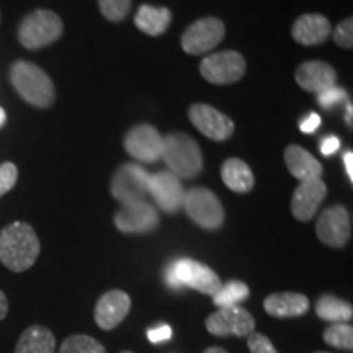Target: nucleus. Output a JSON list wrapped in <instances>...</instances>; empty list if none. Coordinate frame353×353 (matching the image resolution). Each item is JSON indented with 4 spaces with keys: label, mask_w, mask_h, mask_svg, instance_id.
I'll use <instances>...</instances> for the list:
<instances>
[{
    "label": "nucleus",
    "mask_w": 353,
    "mask_h": 353,
    "mask_svg": "<svg viewBox=\"0 0 353 353\" xmlns=\"http://www.w3.org/2000/svg\"><path fill=\"white\" fill-rule=\"evenodd\" d=\"M6 121H7V113H6V110L0 107V128L6 125Z\"/></svg>",
    "instance_id": "ea45409f"
},
{
    "label": "nucleus",
    "mask_w": 353,
    "mask_h": 353,
    "mask_svg": "<svg viewBox=\"0 0 353 353\" xmlns=\"http://www.w3.org/2000/svg\"><path fill=\"white\" fill-rule=\"evenodd\" d=\"M285 162L290 174L294 179H298L299 182L311 179H321L322 172H324L321 162L312 154H309L306 149H303L301 145L296 144H291L285 149Z\"/></svg>",
    "instance_id": "412c9836"
},
{
    "label": "nucleus",
    "mask_w": 353,
    "mask_h": 353,
    "mask_svg": "<svg viewBox=\"0 0 353 353\" xmlns=\"http://www.w3.org/2000/svg\"><path fill=\"white\" fill-rule=\"evenodd\" d=\"M332 34V25L319 13H306L293 23L291 37L303 46H317Z\"/></svg>",
    "instance_id": "6ab92c4d"
},
{
    "label": "nucleus",
    "mask_w": 353,
    "mask_h": 353,
    "mask_svg": "<svg viewBox=\"0 0 353 353\" xmlns=\"http://www.w3.org/2000/svg\"><path fill=\"white\" fill-rule=\"evenodd\" d=\"M63 20L56 12L48 10V8H38L20 21L17 37H19L21 46L34 51L57 41L63 37Z\"/></svg>",
    "instance_id": "39448f33"
},
{
    "label": "nucleus",
    "mask_w": 353,
    "mask_h": 353,
    "mask_svg": "<svg viewBox=\"0 0 353 353\" xmlns=\"http://www.w3.org/2000/svg\"><path fill=\"white\" fill-rule=\"evenodd\" d=\"M325 195H327V187L322 179L304 180L298 185L291 198V213L301 223H307L316 216Z\"/></svg>",
    "instance_id": "f3484780"
},
{
    "label": "nucleus",
    "mask_w": 353,
    "mask_h": 353,
    "mask_svg": "<svg viewBox=\"0 0 353 353\" xmlns=\"http://www.w3.org/2000/svg\"><path fill=\"white\" fill-rule=\"evenodd\" d=\"M10 82L26 103L37 108L51 107L56 100L54 83L39 65L30 61H17L10 68Z\"/></svg>",
    "instance_id": "f03ea898"
},
{
    "label": "nucleus",
    "mask_w": 353,
    "mask_h": 353,
    "mask_svg": "<svg viewBox=\"0 0 353 353\" xmlns=\"http://www.w3.org/2000/svg\"><path fill=\"white\" fill-rule=\"evenodd\" d=\"M345 120H347V123L348 125L352 126V103H348L347 105V113H345Z\"/></svg>",
    "instance_id": "a19ab883"
},
{
    "label": "nucleus",
    "mask_w": 353,
    "mask_h": 353,
    "mask_svg": "<svg viewBox=\"0 0 353 353\" xmlns=\"http://www.w3.org/2000/svg\"><path fill=\"white\" fill-rule=\"evenodd\" d=\"M162 157L176 179H195L203 170V154L198 143L185 132H170L164 138Z\"/></svg>",
    "instance_id": "7ed1b4c3"
},
{
    "label": "nucleus",
    "mask_w": 353,
    "mask_h": 353,
    "mask_svg": "<svg viewBox=\"0 0 353 353\" xmlns=\"http://www.w3.org/2000/svg\"><path fill=\"white\" fill-rule=\"evenodd\" d=\"M226 26L216 17L196 20L182 34V48L187 54H205L223 41Z\"/></svg>",
    "instance_id": "9d476101"
},
{
    "label": "nucleus",
    "mask_w": 353,
    "mask_h": 353,
    "mask_svg": "<svg viewBox=\"0 0 353 353\" xmlns=\"http://www.w3.org/2000/svg\"><path fill=\"white\" fill-rule=\"evenodd\" d=\"M17 179H19V169L15 164L12 162L0 164V196H3L15 187Z\"/></svg>",
    "instance_id": "7c9ffc66"
},
{
    "label": "nucleus",
    "mask_w": 353,
    "mask_h": 353,
    "mask_svg": "<svg viewBox=\"0 0 353 353\" xmlns=\"http://www.w3.org/2000/svg\"><path fill=\"white\" fill-rule=\"evenodd\" d=\"M339 148H341V139H339L337 136H327V138H324V141L321 143V152L324 154L325 157L337 152Z\"/></svg>",
    "instance_id": "c9c22d12"
},
{
    "label": "nucleus",
    "mask_w": 353,
    "mask_h": 353,
    "mask_svg": "<svg viewBox=\"0 0 353 353\" xmlns=\"http://www.w3.org/2000/svg\"><path fill=\"white\" fill-rule=\"evenodd\" d=\"M148 337H149V341H151L152 343H161V342L169 341V339L172 337L170 325L162 324V325H159V327H156V329L148 330Z\"/></svg>",
    "instance_id": "72a5a7b5"
},
{
    "label": "nucleus",
    "mask_w": 353,
    "mask_h": 353,
    "mask_svg": "<svg viewBox=\"0 0 353 353\" xmlns=\"http://www.w3.org/2000/svg\"><path fill=\"white\" fill-rule=\"evenodd\" d=\"M148 193L154 198L159 208L165 213H176L183 205L185 190L180 180L172 175L169 170L157 172L149 176V190Z\"/></svg>",
    "instance_id": "dca6fc26"
},
{
    "label": "nucleus",
    "mask_w": 353,
    "mask_h": 353,
    "mask_svg": "<svg viewBox=\"0 0 353 353\" xmlns=\"http://www.w3.org/2000/svg\"><path fill=\"white\" fill-rule=\"evenodd\" d=\"M221 179L234 193H249L255 183L252 170L241 159L224 161L223 167H221Z\"/></svg>",
    "instance_id": "b1692460"
},
{
    "label": "nucleus",
    "mask_w": 353,
    "mask_h": 353,
    "mask_svg": "<svg viewBox=\"0 0 353 353\" xmlns=\"http://www.w3.org/2000/svg\"><path fill=\"white\" fill-rule=\"evenodd\" d=\"M200 72L203 79L214 85H228L244 77L245 59L237 51L214 52L201 61Z\"/></svg>",
    "instance_id": "0eeeda50"
},
{
    "label": "nucleus",
    "mask_w": 353,
    "mask_h": 353,
    "mask_svg": "<svg viewBox=\"0 0 353 353\" xmlns=\"http://www.w3.org/2000/svg\"><path fill=\"white\" fill-rule=\"evenodd\" d=\"M263 309L268 316L276 319L304 316L309 309V299L301 293H273L263 299Z\"/></svg>",
    "instance_id": "aec40b11"
},
{
    "label": "nucleus",
    "mask_w": 353,
    "mask_h": 353,
    "mask_svg": "<svg viewBox=\"0 0 353 353\" xmlns=\"http://www.w3.org/2000/svg\"><path fill=\"white\" fill-rule=\"evenodd\" d=\"M203 353H229V352H226L224 348H221V347H210V348H206Z\"/></svg>",
    "instance_id": "58836bf2"
},
{
    "label": "nucleus",
    "mask_w": 353,
    "mask_h": 353,
    "mask_svg": "<svg viewBox=\"0 0 353 353\" xmlns=\"http://www.w3.org/2000/svg\"><path fill=\"white\" fill-rule=\"evenodd\" d=\"M343 162H345V170L348 176H350V182H353V152L347 151L343 156Z\"/></svg>",
    "instance_id": "4c0bfd02"
},
{
    "label": "nucleus",
    "mask_w": 353,
    "mask_h": 353,
    "mask_svg": "<svg viewBox=\"0 0 353 353\" xmlns=\"http://www.w3.org/2000/svg\"><path fill=\"white\" fill-rule=\"evenodd\" d=\"M165 281L170 288H192L213 296L221 288V278L208 265L193 259H179L165 270Z\"/></svg>",
    "instance_id": "20e7f679"
},
{
    "label": "nucleus",
    "mask_w": 353,
    "mask_h": 353,
    "mask_svg": "<svg viewBox=\"0 0 353 353\" xmlns=\"http://www.w3.org/2000/svg\"><path fill=\"white\" fill-rule=\"evenodd\" d=\"M182 208L193 223L206 231H218L226 219L219 198L208 188L195 187L185 192Z\"/></svg>",
    "instance_id": "423d86ee"
},
{
    "label": "nucleus",
    "mask_w": 353,
    "mask_h": 353,
    "mask_svg": "<svg viewBox=\"0 0 353 353\" xmlns=\"http://www.w3.org/2000/svg\"><path fill=\"white\" fill-rule=\"evenodd\" d=\"M316 314L319 319L339 324V322H350L353 317V307L348 301L334 296V294L324 293L316 301Z\"/></svg>",
    "instance_id": "393cba45"
},
{
    "label": "nucleus",
    "mask_w": 353,
    "mask_h": 353,
    "mask_svg": "<svg viewBox=\"0 0 353 353\" xmlns=\"http://www.w3.org/2000/svg\"><path fill=\"white\" fill-rule=\"evenodd\" d=\"M294 77L298 85L311 94H321L330 87H335L337 82L335 69L324 61H306L296 69Z\"/></svg>",
    "instance_id": "a211bd4d"
},
{
    "label": "nucleus",
    "mask_w": 353,
    "mask_h": 353,
    "mask_svg": "<svg viewBox=\"0 0 353 353\" xmlns=\"http://www.w3.org/2000/svg\"><path fill=\"white\" fill-rule=\"evenodd\" d=\"M206 330L216 337H247L255 330V319L242 306L218 307V311L206 317Z\"/></svg>",
    "instance_id": "6e6552de"
},
{
    "label": "nucleus",
    "mask_w": 353,
    "mask_h": 353,
    "mask_svg": "<svg viewBox=\"0 0 353 353\" xmlns=\"http://www.w3.org/2000/svg\"><path fill=\"white\" fill-rule=\"evenodd\" d=\"M120 353H134V352H131V350H125V352H120Z\"/></svg>",
    "instance_id": "79ce46f5"
},
{
    "label": "nucleus",
    "mask_w": 353,
    "mask_h": 353,
    "mask_svg": "<svg viewBox=\"0 0 353 353\" xmlns=\"http://www.w3.org/2000/svg\"><path fill=\"white\" fill-rule=\"evenodd\" d=\"M188 118L198 131L213 141H226L234 132V121L210 105L195 103L188 110Z\"/></svg>",
    "instance_id": "4468645a"
},
{
    "label": "nucleus",
    "mask_w": 353,
    "mask_h": 353,
    "mask_svg": "<svg viewBox=\"0 0 353 353\" xmlns=\"http://www.w3.org/2000/svg\"><path fill=\"white\" fill-rule=\"evenodd\" d=\"M15 353H56L54 334L44 325H30L20 335Z\"/></svg>",
    "instance_id": "4be33fe9"
},
{
    "label": "nucleus",
    "mask_w": 353,
    "mask_h": 353,
    "mask_svg": "<svg viewBox=\"0 0 353 353\" xmlns=\"http://www.w3.org/2000/svg\"><path fill=\"white\" fill-rule=\"evenodd\" d=\"M334 41L343 50H352L353 46V20L347 19L335 26Z\"/></svg>",
    "instance_id": "c756f323"
},
{
    "label": "nucleus",
    "mask_w": 353,
    "mask_h": 353,
    "mask_svg": "<svg viewBox=\"0 0 353 353\" xmlns=\"http://www.w3.org/2000/svg\"><path fill=\"white\" fill-rule=\"evenodd\" d=\"M148 170L136 164H125L117 170L112 180V195L121 203L144 200L149 195Z\"/></svg>",
    "instance_id": "ddd939ff"
},
{
    "label": "nucleus",
    "mask_w": 353,
    "mask_h": 353,
    "mask_svg": "<svg viewBox=\"0 0 353 353\" xmlns=\"http://www.w3.org/2000/svg\"><path fill=\"white\" fill-rule=\"evenodd\" d=\"M114 226L125 234H148L159 226L157 210L145 200L123 203L114 214Z\"/></svg>",
    "instance_id": "9b49d317"
},
{
    "label": "nucleus",
    "mask_w": 353,
    "mask_h": 353,
    "mask_svg": "<svg viewBox=\"0 0 353 353\" xmlns=\"http://www.w3.org/2000/svg\"><path fill=\"white\" fill-rule=\"evenodd\" d=\"M131 6L132 0H99L101 15L108 21H114V23L126 19L131 10Z\"/></svg>",
    "instance_id": "c85d7f7f"
},
{
    "label": "nucleus",
    "mask_w": 353,
    "mask_h": 353,
    "mask_svg": "<svg viewBox=\"0 0 353 353\" xmlns=\"http://www.w3.org/2000/svg\"><path fill=\"white\" fill-rule=\"evenodd\" d=\"M343 100H347V90H343L342 87H330L327 90L317 94V101L325 110L332 108L334 105L341 103Z\"/></svg>",
    "instance_id": "473e14b6"
},
{
    "label": "nucleus",
    "mask_w": 353,
    "mask_h": 353,
    "mask_svg": "<svg viewBox=\"0 0 353 353\" xmlns=\"http://www.w3.org/2000/svg\"><path fill=\"white\" fill-rule=\"evenodd\" d=\"M57 353H107V348L90 335L76 334L64 339Z\"/></svg>",
    "instance_id": "cd10ccee"
},
{
    "label": "nucleus",
    "mask_w": 353,
    "mask_h": 353,
    "mask_svg": "<svg viewBox=\"0 0 353 353\" xmlns=\"http://www.w3.org/2000/svg\"><path fill=\"white\" fill-rule=\"evenodd\" d=\"M314 353H329V352H314Z\"/></svg>",
    "instance_id": "37998d69"
},
{
    "label": "nucleus",
    "mask_w": 353,
    "mask_h": 353,
    "mask_svg": "<svg viewBox=\"0 0 353 353\" xmlns=\"http://www.w3.org/2000/svg\"><path fill=\"white\" fill-rule=\"evenodd\" d=\"M41 252L34 229L23 221H15L0 231V262L13 273L32 268Z\"/></svg>",
    "instance_id": "f257e3e1"
},
{
    "label": "nucleus",
    "mask_w": 353,
    "mask_h": 353,
    "mask_svg": "<svg viewBox=\"0 0 353 353\" xmlns=\"http://www.w3.org/2000/svg\"><path fill=\"white\" fill-rule=\"evenodd\" d=\"M324 342L329 347L341 348V350H353V327L348 322H339V324H330L324 329Z\"/></svg>",
    "instance_id": "bb28decb"
},
{
    "label": "nucleus",
    "mask_w": 353,
    "mask_h": 353,
    "mask_svg": "<svg viewBox=\"0 0 353 353\" xmlns=\"http://www.w3.org/2000/svg\"><path fill=\"white\" fill-rule=\"evenodd\" d=\"M131 311L130 294L121 290L107 291L95 304V322L101 330H113L126 319Z\"/></svg>",
    "instance_id": "2eb2a0df"
},
{
    "label": "nucleus",
    "mask_w": 353,
    "mask_h": 353,
    "mask_svg": "<svg viewBox=\"0 0 353 353\" xmlns=\"http://www.w3.org/2000/svg\"><path fill=\"white\" fill-rule=\"evenodd\" d=\"M247 347H249L250 353H278V350L273 345L270 339L267 335L260 334V332H254L247 335Z\"/></svg>",
    "instance_id": "2f4dec72"
},
{
    "label": "nucleus",
    "mask_w": 353,
    "mask_h": 353,
    "mask_svg": "<svg viewBox=\"0 0 353 353\" xmlns=\"http://www.w3.org/2000/svg\"><path fill=\"white\" fill-rule=\"evenodd\" d=\"M172 23V12L167 7L141 6L134 17L136 28L149 34V37H159L169 28Z\"/></svg>",
    "instance_id": "5701e85b"
},
{
    "label": "nucleus",
    "mask_w": 353,
    "mask_h": 353,
    "mask_svg": "<svg viewBox=\"0 0 353 353\" xmlns=\"http://www.w3.org/2000/svg\"><path fill=\"white\" fill-rule=\"evenodd\" d=\"M8 314V299L2 290H0V321H3Z\"/></svg>",
    "instance_id": "e433bc0d"
},
{
    "label": "nucleus",
    "mask_w": 353,
    "mask_h": 353,
    "mask_svg": "<svg viewBox=\"0 0 353 353\" xmlns=\"http://www.w3.org/2000/svg\"><path fill=\"white\" fill-rule=\"evenodd\" d=\"M123 144L126 152L139 162H156L162 159V151H164V138L151 125L131 128Z\"/></svg>",
    "instance_id": "f8f14e48"
},
{
    "label": "nucleus",
    "mask_w": 353,
    "mask_h": 353,
    "mask_svg": "<svg viewBox=\"0 0 353 353\" xmlns=\"http://www.w3.org/2000/svg\"><path fill=\"white\" fill-rule=\"evenodd\" d=\"M250 296V290L244 281L229 280L228 283L221 285V288L213 294V303L218 307L239 306Z\"/></svg>",
    "instance_id": "a878e982"
},
{
    "label": "nucleus",
    "mask_w": 353,
    "mask_h": 353,
    "mask_svg": "<svg viewBox=\"0 0 353 353\" xmlns=\"http://www.w3.org/2000/svg\"><path fill=\"white\" fill-rule=\"evenodd\" d=\"M316 236L322 244L342 249L352 237L350 213L343 205H332L322 211L316 223Z\"/></svg>",
    "instance_id": "1a4fd4ad"
},
{
    "label": "nucleus",
    "mask_w": 353,
    "mask_h": 353,
    "mask_svg": "<svg viewBox=\"0 0 353 353\" xmlns=\"http://www.w3.org/2000/svg\"><path fill=\"white\" fill-rule=\"evenodd\" d=\"M321 117L314 112H311L307 114L306 118L301 121V125H299V130H301L303 132H306V134H311V132H314L317 128L321 126Z\"/></svg>",
    "instance_id": "f704fd0d"
}]
</instances>
